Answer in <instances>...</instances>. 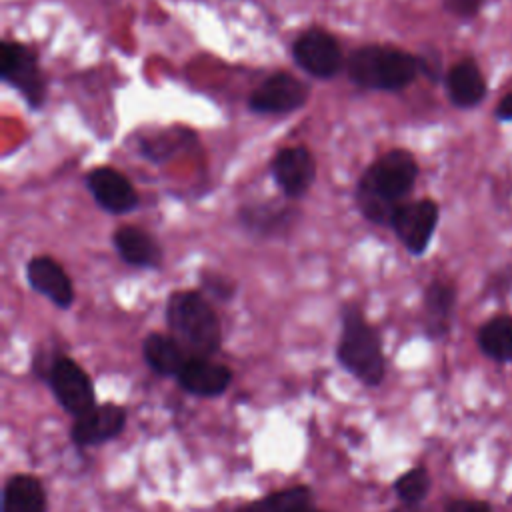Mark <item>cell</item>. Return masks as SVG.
Listing matches in <instances>:
<instances>
[{
  "label": "cell",
  "mask_w": 512,
  "mask_h": 512,
  "mask_svg": "<svg viewBox=\"0 0 512 512\" xmlns=\"http://www.w3.org/2000/svg\"><path fill=\"white\" fill-rule=\"evenodd\" d=\"M416 58H418L420 74H424L430 82H438V80H442V76H446L442 70L440 52H436L434 48H428V50L416 54Z\"/></svg>",
  "instance_id": "obj_24"
},
{
  "label": "cell",
  "mask_w": 512,
  "mask_h": 512,
  "mask_svg": "<svg viewBox=\"0 0 512 512\" xmlns=\"http://www.w3.org/2000/svg\"><path fill=\"white\" fill-rule=\"evenodd\" d=\"M310 98V86L294 74L276 72L260 82L248 96V108L256 114H288L300 110Z\"/></svg>",
  "instance_id": "obj_8"
},
{
  "label": "cell",
  "mask_w": 512,
  "mask_h": 512,
  "mask_svg": "<svg viewBox=\"0 0 512 512\" xmlns=\"http://www.w3.org/2000/svg\"><path fill=\"white\" fill-rule=\"evenodd\" d=\"M394 490H396V496L404 504H420L426 498L428 490H430L428 470L422 468V466H416V468L404 472L394 482Z\"/></svg>",
  "instance_id": "obj_23"
},
{
  "label": "cell",
  "mask_w": 512,
  "mask_h": 512,
  "mask_svg": "<svg viewBox=\"0 0 512 512\" xmlns=\"http://www.w3.org/2000/svg\"><path fill=\"white\" fill-rule=\"evenodd\" d=\"M440 208L432 198L402 202L392 214L390 226L412 256H422L436 232Z\"/></svg>",
  "instance_id": "obj_7"
},
{
  "label": "cell",
  "mask_w": 512,
  "mask_h": 512,
  "mask_svg": "<svg viewBox=\"0 0 512 512\" xmlns=\"http://www.w3.org/2000/svg\"><path fill=\"white\" fill-rule=\"evenodd\" d=\"M310 512H320V510H310Z\"/></svg>",
  "instance_id": "obj_30"
},
{
  "label": "cell",
  "mask_w": 512,
  "mask_h": 512,
  "mask_svg": "<svg viewBox=\"0 0 512 512\" xmlns=\"http://www.w3.org/2000/svg\"><path fill=\"white\" fill-rule=\"evenodd\" d=\"M494 118H496L498 122H512V90L506 92V94L498 100V104H496V108H494Z\"/></svg>",
  "instance_id": "obj_28"
},
{
  "label": "cell",
  "mask_w": 512,
  "mask_h": 512,
  "mask_svg": "<svg viewBox=\"0 0 512 512\" xmlns=\"http://www.w3.org/2000/svg\"><path fill=\"white\" fill-rule=\"evenodd\" d=\"M176 378L186 392L202 398H212L222 394L230 386L232 372L224 364L210 362L208 358L190 356Z\"/></svg>",
  "instance_id": "obj_16"
},
{
  "label": "cell",
  "mask_w": 512,
  "mask_h": 512,
  "mask_svg": "<svg viewBox=\"0 0 512 512\" xmlns=\"http://www.w3.org/2000/svg\"><path fill=\"white\" fill-rule=\"evenodd\" d=\"M112 242H114L118 256L128 266H134V268H160L162 266V260H164L162 246L150 232H146L138 226H132V224L118 226L112 234Z\"/></svg>",
  "instance_id": "obj_15"
},
{
  "label": "cell",
  "mask_w": 512,
  "mask_h": 512,
  "mask_svg": "<svg viewBox=\"0 0 512 512\" xmlns=\"http://www.w3.org/2000/svg\"><path fill=\"white\" fill-rule=\"evenodd\" d=\"M0 78L26 100L30 108H40L46 100V78L38 56L26 44L4 40L0 50Z\"/></svg>",
  "instance_id": "obj_5"
},
{
  "label": "cell",
  "mask_w": 512,
  "mask_h": 512,
  "mask_svg": "<svg viewBox=\"0 0 512 512\" xmlns=\"http://www.w3.org/2000/svg\"><path fill=\"white\" fill-rule=\"evenodd\" d=\"M46 380L60 406L76 418L96 406L92 382L72 358L58 356Z\"/></svg>",
  "instance_id": "obj_9"
},
{
  "label": "cell",
  "mask_w": 512,
  "mask_h": 512,
  "mask_svg": "<svg viewBox=\"0 0 512 512\" xmlns=\"http://www.w3.org/2000/svg\"><path fill=\"white\" fill-rule=\"evenodd\" d=\"M298 210L290 204H274V202H262V204H246L238 210V220L246 230L258 236H276L286 234L292 224L298 220Z\"/></svg>",
  "instance_id": "obj_17"
},
{
  "label": "cell",
  "mask_w": 512,
  "mask_h": 512,
  "mask_svg": "<svg viewBox=\"0 0 512 512\" xmlns=\"http://www.w3.org/2000/svg\"><path fill=\"white\" fill-rule=\"evenodd\" d=\"M480 350L496 362H512V316H494L478 330Z\"/></svg>",
  "instance_id": "obj_21"
},
{
  "label": "cell",
  "mask_w": 512,
  "mask_h": 512,
  "mask_svg": "<svg viewBox=\"0 0 512 512\" xmlns=\"http://www.w3.org/2000/svg\"><path fill=\"white\" fill-rule=\"evenodd\" d=\"M350 82L364 90L400 92L420 74L416 54L396 46L366 44L346 58Z\"/></svg>",
  "instance_id": "obj_2"
},
{
  "label": "cell",
  "mask_w": 512,
  "mask_h": 512,
  "mask_svg": "<svg viewBox=\"0 0 512 512\" xmlns=\"http://www.w3.org/2000/svg\"><path fill=\"white\" fill-rule=\"evenodd\" d=\"M84 180L94 202L110 214H126L138 206L136 188L112 166H98L90 170Z\"/></svg>",
  "instance_id": "obj_11"
},
{
  "label": "cell",
  "mask_w": 512,
  "mask_h": 512,
  "mask_svg": "<svg viewBox=\"0 0 512 512\" xmlns=\"http://www.w3.org/2000/svg\"><path fill=\"white\" fill-rule=\"evenodd\" d=\"M174 336L152 332L142 342V354L146 364L162 376H178L184 362L190 358Z\"/></svg>",
  "instance_id": "obj_19"
},
{
  "label": "cell",
  "mask_w": 512,
  "mask_h": 512,
  "mask_svg": "<svg viewBox=\"0 0 512 512\" xmlns=\"http://www.w3.org/2000/svg\"><path fill=\"white\" fill-rule=\"evenodd\" d=\"M126 424V410L118 404H96L72 424V442L80 448L116 438Z\"/></svg>",
  "instance_id": "obj_12"
},
{
  "label": "cell",
  "mask_w": 512,
  "mask_h": 512,
  "mask_svg": "<svg viewBox=\"0 0 512 512\" xmlns=\"http://www.w3.org/2000/svg\"><path fill=\"white\" fill-rule=\"evenodd\" d=\"M446 96L460 110L476 108L488 94L484 72L474 58H462L452 64L444 76Z\"/></svg>",
  "instance_id": "obj_14"
},
{
  "label": "cell",
  "mask_w": 512,
  "mask_h": 512,
  "mask_svg": "<svg viewBox=\"0 0 512 512\" xmlns=\"http://www.w3.org/2000/svg\"><path fill=\"white\" fill-rule=\"evenodd\" d=\"M486 0H442V6L446 12H450L456 18H474Z\"/></svg>",
  "instance_id": "obj_26"
},
{
  "label": "cell",
  "mask_w": 512,
  "mask_h": 512,
  "mask_svg": "<svg viewBox=\"0 0 512 512\" xmlns=\"http://www.w3.org/2000/svg\"><path fill=\"white\" fill-rule=\"evenodd\" d=\"M446 512H490V508L476 500H452L446 506Z\"/></svg>",
  "instance_id": "obj_27"
},
{
  "label": "cell",
  "mask_w": 512,
  "mask_h": 512,
  "mask_svg": "<svg viewBox=\"0 0 512 512\" xmlns=\"http://www.w3.org/2000/svg\"><path fill=\"white\" fill-rule=\"evenodd\" d=\"M456 304V288L446 280H432L424 290L426 332L440 338L450 330V318Z\"/></svg>",
  "instance_id": "obj_18"
},
{
  "label": "cell",
  "mask_w": 512,
  "mask_h": 512,
  "mask_svg": "<svg viewBox=\"0 0 512 512\" xmlns=\"http://www.w3.org/2000/svg\"><path fill=\"white\" fill-rule=\"evenodd\" d=\"M202 288L206 290V292H210L214 298H218V300H228V298H232V294H234V284L228 280V278H224L222 274H216V272H204L202 274Z\"/></svg>",
  "instance_id": "obj_25"
},
{
  "label": "cell",
  "mask_w": 512,
  "mask_h": 512,
  "mask_svg": "<svg viewBox=\"0 0 512 512\" xmlns=\"http://www.w3.org/2000/svg\"><path fill=\"white\" fill-rule=\"evenodd\" d=\"M294 62L310 76L330 80L342 72L346 58L340 42L324 28L304 30L292 44Z\"/></svg>",
  "instance_id": "obj_6"
},
{
  "label": "cell",
  "mask_w": 512,
  "mask_h": 512,
  "mask_svg": "<svg viewBox=\"0 0 512 512\" xmlns=\"http://www.w3.org/2000/svg\"><path fill=\"white\" fill-rule=\"evenodd\" d=\"M312 510V492L308 486H292L280 492H274L262 500L250 502L238 512H310Z\"/></svg>",
  "instance_id": "obj_22"
},
{
  "label": "cell",
  "mask_w": 512,
  "mask_h": 512,
  "mask_svg": "<svg viewBox=\"0 0 512 512\" xmlns=\"http://www.w3.org/2000/svg\"><path fill=\"white\" fill-rule=\"evenodd\" d=\"M270 174L290 200L304 196L316 180V160L306 146H286L270 162Z\"/></svg>",
  "instance_id": "obj_10"
},
{
  "label": "cell",
  "mask_w": 512,
  "mask_h": 512,
  "mask_svg": "<svg viewBox=\"0 0 512 512\" xmlns=\"http://www.w3.org/2000/svg\"><path fill=\"white\" fill-rule=\"evenodd\" d=\"M418 172L416 158L404 148H392L376 158L364 170L354 190L360 214L374 224L390 226L392 214L412 192Z\"/></svg>",
  "instance_id": "obj_1"
},
{
  "label": "cell",
  "mask_w": 512,
  "mask_h": 512,
  "mask_svg": "<svg viewBox=\"0 0 512 512\" xmlns=\"http://www.w3.org/2000/svg\"><path fill=\"white\" fill-rule=\"evenodd\" d=\"M394 512H426L420 508V504H402L400 508H396Z\"/></svg>",
  "instance_id": "obj_29"
},
{
  "label": "cell",
  "mask_w": 512,
  "mask_h": 512,
  "mask_svg": "<svg viewBox=\"0 0 512 512\" xmlns=\"http://www.w3.org/2000/svg\"><path fill=\"white\" fill-rule=\"evenodd\" d=\"M338 362L368 386L384 378V356L378 332L364 320L362 312L348 304L342 310V336L336 346Z\"/></svg>",
  "instance_id": "obj_4"
},
{
  "label": "cell",
  "mask_w": 512,
  "mask_h": 512,
  "mask_svg": "<svg viewBox=\"0 0 512 512\" xmlns=\"http://www.w3.org/2000/svg\"><path fill=\"white\" fill-rule=\"evenodd\" d=\"M2 512H46V494L38 478L12 476L2 492Z\"/></svg>",
  "instance_id": "obj_20"
},
{
  "label": "cell",
  "mask_w": 512,
  "mask_h": 512,
  "mask_svg": "<svg viewBox=\"0 0 512 512\" xmlns=\"http://www.w3.org/2000/svg\"><path fill=\"white\" fill-rule=\"evenodd\" d=\"M166 322L186 352L208 358L218 352L222 328L214 308L196 290H176L166 302Z\"/></svg>",
  "instance_id": "obj_3"
},
{
  "label": "cell",
  "mask_w": 512,
  "mask_h": 512,
  "mask_svg": "<svg viewBox=\"0 0 512 512\" xmlns=\"http://www.w3.org/2000/svg\"><path fill=\"white\" fill-rule=\"evenodd\" d=\"M26 280L32 290L52 300L58 308H70L74 302V286L66 270L46 254L34 256L26 264Z\"/></svg>",
  "instance_id": "obj_13"
}]
</instances>
